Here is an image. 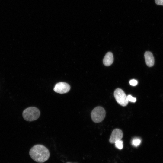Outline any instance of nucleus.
Wrapping results in <instances>:
<instances>
[{
    "mask_svg": "<svg viewBox=\"0 0 163 163\" xmlns=\"http://www.w3.org/2000/svg\"><path fill=\"white\" fill-rule=\"evenodd\" d=\"M123 136L121 130L118 129L113 130L110 136L109 141L111 143H114L116 141L121 140Z\"/></svg>",
    "mask_w": 163,
    "mask_h": 163,
    "instance_id": "obj_6",
    "label": "nucleus"
},
{
    "mask_svg": "<svg viewBox=\"0 0 163 163\" xmlns=\"http://www.w3.org/2000/svg\"><path fill=\"white\" fill-rule=\"evenodd\" d=\"M66 163H70V162H67Z\"/></svg>",
    "mask_w": 163,
    "mask_h": 163,
    "instance_id": "obj_14",
    "label": "nucleus"
},
{
    "mask_svg": "<svg viewBox=\"0 0 163 163\" xmlns=\"http://www.w3.org/2000/svg\"><path fill=\"white\" fill-rule=\"evenodd\" d=\"M106 112L102 107L98 106L95 108L92 111L91 116L92 120L96 123L102 121L104 118Z\"/></svg>",
    "mask_w": 163,
    "mask_h": 163,
    "instance_id": "obj_3",
    "label": "nucleus"
},
{
    "mask_svg": "<svg viewBox=\"0 0 163 163\" xmlns=\"http://www.w3.org/2000/svg\"><path fill=\"white\" fill-rule=\"evenodd\" d=\"M114 95L116 101L120 105L126 106L128 104L127 96L122 89H116L114 91Z\"/></svg>",
    "mask_w": 163,
    "mask_h": 163,
    "instance_id": "obj_4",
    "label": "nucleus"
},
{
    "mask_svg": "<svg viewBox=\"0 0 163 163\" xmlns=\"http://www.w3.org/2000/svg\"><path fill=\"white\" fill-rule=\"evenodd\" d=\"M141 140L139 138H135L132 141V144L134 147H137L141 143Z\"/></svg>",
    "mask_w": 163,
    "mask_h": 163,
    "instance_id": "obj_9",
    "label": "nucleus"
},
{
    "mask_svg": "<svg viewBox=\"0 0 163 163\" xmlns=\"http://www.w3.org/2000/svg\"><path fill=\"white\" fill-rule=\"evenodd\" d=\"M127 97L128 101L133 102H135L136 101V98L133 97L130 95H129L127 96Z\"/></svg>",
    "mask_w": 163,
    "mask_h": 163,
    "instance_id": "obj_11",
    "label": "nucleus"
},
{
    "mask_svg": "<svg viewBox=\"0 0 163 163\" xmlns=\"http://www.w3.org/2000/svg\"><path fill=\"white\" fill-rule=\"evenodd\" d=\"M130 84L133 86L136 85L138 84V82L135 79H132L129 81Z\"/></svg>",
    "mask_w": 163,
    "mask_h": 163,
    "instance_id": "obj_12",
    "label": "nucleus"
},
{
    "mask_svg": "<svg viewBox=\"0 0 163 163\" xmlns=\"http://www.w3.org/2000/svg\"><path fill=\"white\" fill-rule=\"evenodd\" d=\"M144 57L147 65L149 67L152 66L154 64V59L152 53L149 51L146 52Z\"/></svg>",
    "mask_w": 163,
    "mask_h": 163,
    "instance_id": "obj_7",
    "label": "nucleus"
},
{
    "mask_svg": "<svg viewBox=\"0 0 163 163\" xmlns=\"http://www.w3.org/2000/svg\"><path fill=\"white\" fill-rule=\"evenodd\" d=\"M29 155L35 161L43 163L49 159L50 153L46 147L43 145L38 144L34 145L30 149Z\"/></svg>",
    "mask_w": 163,
    "mask_h": 163,
    "instance_id": "obj_1",
    "label": "nucleus"
},
{
    "mask_svg": "<svg viewBox=\"0 0 163 163\" xmlns=\"http://www.w3.org/2000/svg\"><path fill=\"white\" fill-rule=\"evenodd\" d=\"M116 147L119 149H121L123 148V142L120 140L116 141L115 143Z\"/></svg>",
    "mask_w": 163,
    "mask_h": 163,
    "instance_id": "obj_10",
    "label": "nucleus"
},
{
    "mask_svg": "<svg viewBox=\"0 0 163 163\" xmlns=\"http://www.w3.org/2000/svg\"><path fill=\"white\" fill-rule=\"evenodd\" d=\"M70 89V86L67 83L59 82L56 84L53 90L56 93L62 94L67 93Z\"/></svg>",
    "mask_w": 163,
    "mask_h": 163,
    "instance_id": "obj_5",
    "label": "nucleus"
},
{
    "mask_svg": "<svg viewBox=\"0 0 163 163\" xmlns=\"http://www.w3.org/2000/svg\"><path fill=\"white\" fill-rule=\"evenodd\" d=\"M155 1L157 5H163V0H155Z\"/></svg>",
    "mask_w": 163,
    "mask_h": 163,
    "instance_id": "obj_13",
    "label": "nucleus"
},
{
    "mask_svg": "<svg viewBox=\"0 0 163 163\" xmlns=\"http://www.w3.org/2000/svg\"><path fill=\"white\" fill-rule=\"evenodd\" d=\"M40 115L39 110L35 107H28L24 110L22 113L24 119L29 121L37 120L39 117Z\"/></svg>",
    "mask_w": 163,
    "mask_h": 163,
    "instance_id": "obj_2",
    "label": "nucleus"
},
{
    "mask_svg": "<svg viewBox=\"0 0 163 163\" xmlns=\"http://www.w3.org/2000/svg\"><path fill=\"white\" fill-rule=\"evenodd\" d=\"M113 61V54L111 52L107 53L103 59L104 64L106 66H108L112 64Z\"/></svg>",
    "mask_w": 163,
    "mask_h": 163,
    "instance_id": "obj_8",
    "label": "nucleus"
}]
</instances>
